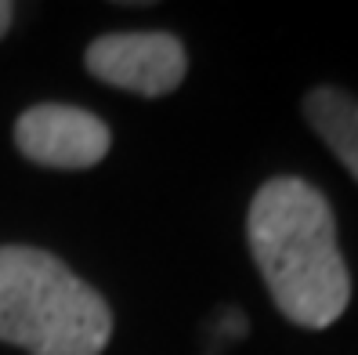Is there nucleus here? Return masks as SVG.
<instances>
[{
	"mask_svg": "<svg viewBox=\"0 0 358 355\" xmlns=\"http://www.w3.org/2000/svg\"><path fill=\"white\" fill-rule=\"evenodd\" d=\"M246 239L271 301L289 323L326 330L351 301L329 200L304 178L264 181L246 214Z\"/></svg>",
	"mask_w": 358,
	"mask_h": 355,
	"instance_id": "1",
	"label": "nucleus"
},
{
	"mask_svg": "<svg viewBox=\"0 0 358 355\" xmlns=\"http://www.w3.org/2000/svg\"><path fill=\"white\" fill-rule=\"evenodd\" d=\"M113 312L94 286L36 246H0V341L29 355H101Z\"/></svg>",
	"mask_w": 358,
	"mask_h": 355,
	"instance_id": "2",
	"label": "nucleus"
},
{
	"mask_svg": "<svg viewBox=\"0 0 358 355\" xmlns=\"http://www.w3.org/2000/svg\"><path fill=\"white\" fill-rule=\"evenodd\" d=\"M87 73L109 88L163 98L181 88L188 58L174 33H105L83 51Z\"/></svg>",
	"mask_w": 358,
	"mask_h": 355,
	"instance_id": "3",
	"label": "nucleus"
},
{
	"mask_svg": "<svg viewBox=\"0 0 358 355\" xmlns=\"http://www.w3.org/2000/svg\"><path fill=\"white\" fill-rule=\"evenodd\" d=\"M15 145L26 160L55 171H87L113 145L109 123L76 106H33L15 123Z\"/></svg>",
	"mask_w": 358,
	"mask_h": 355,
	"instance_id": "4",
	"label": "nucleus"
},
{
	"mask_svg": "<svg viewBox=\"0 0 358 355\" xmlns=\"http://www.w3.org/2000/svg\"><path fill=\"white\" fill-rule=\"evenodd\" d=\"M304 120L358 181V98L344 88H329V83L315 88L304 95Z\"/></svg>",
	"mask_w": 358,
	"mask_h": 355,
	"instance_id": "5",
	"label": "nucleus"
},
{
	"mask_svg": "<svg viewBox=\"0 0 358 355\" xmlns=\"http://www.w3.org/2000/svg\"><path fill=\"white\" fill-rule=\"evenodd\" d=\"M217 333V348H214V355H221L228 344H236V341H243L246 337V316L239 308H224L221 316H217V323H210V337Z\"/></svg>",
	"mask_w": 358,
	"mask_h": 355,
	"instance_id": "6",
	"label": "nucleus"
},
{
	"mask_svg": "<svg viewBox=\"0 0 358 355\" xmlns=\"http://www.w3.org/2000/svg\"><path fill=\"white\" fill-rule=\"evenodd\" d=\"M11 15H15V4H8V0H0V36H4L11 29Z\"/></svg>",
	"mask_w": 358,
	"mask_h": 355,
	"instance_id": "7",
	"label": "nucleus"
}]
</instances>
